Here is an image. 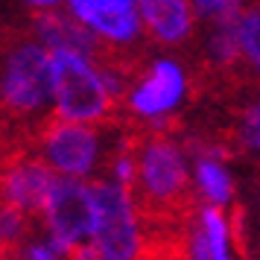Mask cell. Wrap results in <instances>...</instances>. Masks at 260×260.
I'll return each instance as SVG.
<instances>
[{
    "label": "cell",
    "mask_w": 260,
    "mask_h": 260,
    "mask_svg": "<svg viewBox=\"0 0 260 260\" xmlns=\"http://www.w3.org/2000/svg\"><path fill=\"white\" fill-rule=\"evenodd\" d=\"M44 225L50 231V243L59 251H71L76 246L91 243L94 237V199L91 187L82 178L56 176V184L47 196Z\"/></svg>",
    "instance_id": "4"
},
{
    "label": "cell",
    "mask_w": 260,
    "mask_h": 260,
    "mask_svg": "<svg viewBox=\"0 0 260 260\" xmlns=\"http://www.w3.org/2000/svg\"><path fill=\"white\" fill-rule=\"evenodd\" d=\"M32 6H38V9H56V3L59 0H29Z\"/></svg>",
    "instance_id": "12"
},
{
    "label": "cell",
    "mask_w": 260,
    "mask_h": 260,
    "mask_svg": "<svg viewBox=\"0 0 260 260\" xmlns=\"http://www.w3.org/2000/svg\"><path fill=\"white\" fill-rule=\"evenodd\" d=\"M0 260H12V257H9V254H6V251H3V248H0Z\"/></svg>",
    "instance_id": "13"
},
{
    "label": "cell",
    "mask_w": 260,
    "mask_h": 260,
    "mask_svg": "<svg viewBox=\"0 0 260 260\" xmlns=\"http://www.w3.org/2000/svg\"><path fill=\"white\" fill-rule=\"evenodd\" d=\"M240 50L248 68L260 73V0L254 6H248L243 21H240Z\"/></svg>",
    "instance_id": "10"
},
{
    "label": "cell",
    "mask_w": 260,
    "mask_h": 260,
    "mask_svg": "<svg viewBox=\"0 0 260 260\" xmlns=\"http://www.w3.org/2000/svg\"><path fill=\"white\" fill-rule=\"evenodd\" d=\"M199 225L205 231V240H208V248H211V260H228V240H231V231H228V222H225L222 211L216 205H202L199 208Z\"/></svg>",
    "instance_id": "9"
},
{
    "label": "cell",
    "mask_w": 260,
    "mask_h": 260,
    "mask_svg": "<svg viewBox=\"0 0 260 260\" xmlns=\"http://www.w3.org/2000/svg\"><path fill=\"white\" fill-rule=\"evenodd\" d=\"M68 9L79 24L111 44L138 47L143 41L138 0H68Z\"/></svg>",
    "instance_id": "5"
},
{
    "label": "cell",
    "mask_w": 260,
    "mask_h": 260,
    "mask_svg": "<svg viewBox=\"0 0 260 260\" xmlns=\"http://www.w3.org/2000/svg\"><path fill=\"white\" fill-rule=\"evenodd\" d=\"M146 36L161 44H181L193 38L196 12L190 0H138Z\"/></svg>",
    "instance_id": "7"
},
{
    "label": "cell",
    "mask_w": 260,
    "mask_h": 260,
    "mask_svg": "<svg viewBox=\"0 0 260 260\" xmlns=\"http://www.w3.org/2000/svg\"><path fill=\"white\" fill-rule=\"evenodd\" d=\"M53 100L56 117L82 126H120L132 117L114 103L100 73L71 50H53Z\"/></svg>",
    "instance_id": "1"
},
{
    "label": "cell",
    "mask_w": 260,
    "mask_h": 260,
    "mask_svg": "<svg viewBox=\"0 0 260 260\" xmlns=\"http://www.w3.org/2000/svg\"><path fill=\"white\" fill-rule=\"evenodd\" d=\"M196 181H199V193L211 205H228L231 196H234V187H231V178L222 170L219 161H211V158H199L196 161Z\"/></svg>",
    "instance_id": "8"
},
{
    "label": "cell",
    "mask_w": 260,
    "mask_h": 260,
    "mask_svg": "<svg viewBox=\"0 0 260 260\" xmlns=\"http://www.w3.org/2000/svg\"><path fill=\"white\" fill-rule=\"evenodd\" d=\"M184 85H187V76H184V71L178 68L176 61L158 59L149 64V71L143 73L138 88L129 94L126 111L132 117H143V120L161 117V114L173 111L181 103Z\"/></svg>",
    "instance_id": "6"
},
{
    "label": "cell",
    "mask_w": 260,
    "mask_h": 260,
    "mask_svg": "<svg viewBox=\"0 0 260 260\" xmlns=\"http://www.w3.org/2000/svg\"><path fill=\"white\" fill-rule=\"evenodd\" d=\"M94 199V237L100 260H135L141 251V225L129 193L114 178L88 181Z\"/></svg>",
    "instance_id": "2"
},
{
    "label": "cell",
    "mask_w": 260,
    "mask_h": 260,
    "mask_svg": "<svg viewBox=\"0 0 260 260\" xmlns=\"http://www.w3.org/2000/svg\"><path fill=\"white\" fill-rule=\"evenodd\" d=\"M234 132H237L240 146L260 149V100L240 111V120L234 123Z\"/></svg>",
    "instance_id": "11"
},
{
    "label": "cell",
    "mask_w": 260,
    "mask_h": 260,
    "mask_svg": "<svg viewBox=\"0 0 260 260\" xmlns=\"http://www.w3.org/2000/svg\"><path fill=\"white\" fill-rule=\"evenodd\" d=\"M100 129L103 126H82V123H68L56 117L38 135L32 152L59 176L85 178L103 161L106 146H103Z\"/></svg>",
    "instance_id": "3"
}]
</instances>
